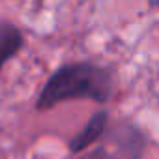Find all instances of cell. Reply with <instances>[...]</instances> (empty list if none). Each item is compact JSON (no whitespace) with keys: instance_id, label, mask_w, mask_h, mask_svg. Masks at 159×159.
<instances>
[{"instance_id":"5","label":"cell","mask_w":159,"mask_h":159,"mask_svg":"<svg viewBox=\"0 0 159 159\" xmlns=\"http://www.w3.org/2000/svg\"><path fill=\"white\" fill-rule=\"evenodd\" d=\"M81 159H116V157H114L112 152H109L105 146H99V148H96V150L84 153V157H81Z\"/></svg>"},{"instance_id":"6","label":"cell","mask_w":159,"mask_h":159,"mask_svg":"<svg viewBox=\"0 0 159 159\" xmlns=\"http://www.w3.org/2000/svg\"><path fill=\"white\" fill-rule=\"evenodd\" d=\"M148 2H150V6H152V8H155V6H157V0H148Z\"/></svg>"},{"instance_id":"4","label":"cell","mask_w":159,"mask_h":159,"mask_svg":"<svg viewBox=\"0 0 159 159\" xmlns=\"http://www.w3.org/2000/svg\"><path fill=\"white\" fill-rule=\"evenodd\" d=\"M23 43H25V38L17 26L10 23L0 25V69L4 67V64L10 58H13L21 51Z\"/></svg>"},{"instance_id":"1","label":"cell","mask_w":159,"mask_h":159,"mask_svg":"<svg viewBox=\"0 0 159 159\" xmlns=\"http://www.w3.org/2000/svg\"><path fill=\"white\" fill-rule=\"evenodd\" d=\"M112 90L114 81L109 67L92 62H75L62 66L51 75L36 107L38 111H49L71 99H90L103 105L112 98Z\"/></svg>"},{"instance_id":"3","label":"cell","mask_w":159,"mask_h":159,"mask_svg":"<svg viewBox=\"0 0 159 159\" xmlns=\"http://www.w3.org/2000/svg\"><path fill=\"white\" fill-rule=\"evenodd\" d=\"M107 127H109V112H107V111L96 112V114L88 120V124L71 139L69 150L75 152V153L84 152L88 146H92L96 140H99V139L103 137V133H105Z\"/></svg>"},{"instance_id":"2","label":"cell","mask_w":159,"mask_h":159,"mask_svg":"<svg viewBox=\"0 0 159 159\" xmlns=\"http://www.w3.org/2000/svg\"><path fill=\"white\" fill-rule=\"evenodd\" d=\"M103 137L111 144H114L116 152L112 155L116 159H142L146 137L135 124L116 122L111 129H105Z\"/></svg>"}]
</instances>
